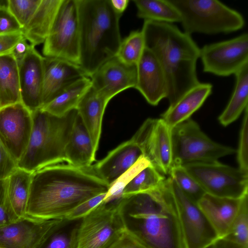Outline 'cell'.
<instances>
[{
	"label": "cell",
	"instance_id": "ba28073f",
	"mask_svg": "<svg viewBox=\"0 0 248 248\" xmlns=\"http://www.w3.org/2000/svg\"><path fill=\"white\" fill-rule=\"evenodd\" d=\"M171 137L172 166L216 162L236 151L231 147L212 140L191 118L172 128Z\"/></svg>",
	"mask_w": 248,
	"mask_h": 248
},
{
	"label": "cell",
	"instance_id": "ffe728a7",
	"mask_svg": "<svg viewBox=\"0 0 248 248\" xmlns=\"http://www.w3.org/2000/svg\"><path fill=\"white\" fill-rule=\"evenodd\" d=\"M84 76H87L79 65L59 58L44 57L42 107L67 85Z\"/></svg>",
	"mask_w": 248,
	"mask_h": 248
},
{
	"label": "cell",
	"instance_id": "8992f818",
	"mask_svg": "<svg viewBox=\"0 0 248 248\" xmlns=\"http://www.w3.org/2000/svg\"><path fill=\"white\" fill-rule=\"evenodd\" d=\"M179 12L184 32L215 34L239 30L245 19L237 11L216 0H169Z\"/></svg>",
	"mask_w": 248,
	"mask_h": 248
},
{
	"label": "cell",
	"instance_id": "836d02e7",
	"mask_svg": "<svg viewBox=\"0 0 248 248\" xmlns=\"http://www.w3.org/2000/svg\"><path fill=\"white\" fill-rule=\"evenodd\" d=\"M223 238L248 248V193L242 197L239 211Z\"/></svg>",
	"mask_w": 248,
	"mask_h": 248
},
{
	"label": "cell",
	"instance_id": "1f68e13d",
	"mask_svg": "<svg viewBox=\"0 0 248 248\" xmlns=\"http://www.w3.org/2000/svg\"><path fill=\"white\" fill-rule=\"evenodd\" d=\"M145 47V39L142 31H134L122 40L116 56L126 64L137 65Z\"/></svg>",
	"mask_w": 248,
	"mask_h": 248
},
{
	"label": "cell",
	"instance_id": "9a60e30c",
	"mask_svg": "<svg viewBox=\"0 0 248 248\" xmlns=\"http://www.w3.org/2000/svg\"><path fill=\"white\" fill-rule=\"evenodd\" d=\"M66 222L27 216L0 228V248H37L51 231L62 228Z\"/></svg>",
	"mask_w": 248,
	"mask_h": 248
},
{
	"label": "cell",
	"instance_id": "f1b7e54d",
	"mask_svg": "<svg viewBox=\"0 0 248 248\" xmlns=\"http://www.w3.org/2000/svg\"><path fill=\"white\" fill-rule=\"evenodd\" d=\"M236 84L226 108L218 117L220 123L226 126L234 122L248 106V63L235 74Z\"/></svg>",
	"mask_w": 248,
	"mask_h": 248
},
{
	"label": "cell",
	"instance_id": "ee69618b",
	"mask_svg": "<svg viewBox=\"0 0 248 248\" xmlns=\"http://www.w3.org/2000/svg\"><path fill=\"white\" fill-rule=\"evenodd\" d=\"M23 37L22 31L0 35V55L10 53Z\"/></svg>",
	"mask_w": 248,
	"mask_h": 248
},
{
	"label": "cell",
	"instance_id": "f35d334b",
	"mask_svg": "<svg viewBox=\"0 0 248 248\" xmlns=\"http://www.w3.org/2000/svg\"><path fill=\"white\" fill-rule=\"evenodd\" d=\"M61 229L51 231L37 248H72L71 233L62 232Z\"/></svg>",
	"mask_w": 248,
	"mask_h": 248
},
{
	"label": "cell",
	"instance_id": "7402d4cb",
	"mask_svg": "<svg viewBox=\"0 0 248 248\" xmlns=\"http://www.w3.org/2000/svg\"><path fill=\"white\" fill-rule=\"evenodd\" d=\"M213 86L201 83L186 93L174 104L169 106L161 114V119L171 129L190 118L191 116L204 103L212 93Z\"/></svg>",
	"mask_w": 248,
	"mask_h": 248
},
{
	"label": "cell",
	"instance_id": "5bb4252c",
	"mask_svg": "<svg viewBox=\"0 0 248 248\" xmlns=\"http://www.w3.org/2000/svg\"><path fill=\"white\" fill-rule=\"evenodd\" d=\"M32 112L21 102L0 109V141L17 163L28 144Z\"/></svg>",
	"mask_w": 248,
	"mask_h": 248
},
{
	"label": "cell",
	"instance_id": "52a82bcc",
	"mask_svg": "<svg viewBox=\"0 0 248 248\" xmlns=\"http://www.w3.org/2000/svg\"><path fill=\"white\" fill-rule=\"evenodd\" d=\"M122 200L102 202L82 218L71 232L72 248H107L126 227Z\"/></svg>",
	"mask_w": 248,
	"mask_h": 248
},
{
	"label": "cell",
	"instance_id": "f546056e",
	"mask_svg": "<svg viewBox=\"0 0 248 248\" xmlns=\"http://www.w3.org/2000/svg\"><path fill=\"white\" fill-rule=\"evenodd\" d=\"M137 16L144 20L173 24L181 22V16L169 0H134Z\"/></svg>",
	"mask_w": 248,
	"mask_h": 248
},
{
	"label": "cell",
	"instance_id": "7a4b0ae2",
	"mask_svg": "<svg viewBox=\"0 0 248 248\" xmlns=\"http://www.w3.org/2000/svg\"><path fill=\"white\" fill-rule=\"evenodd\" d=\"M126 225L147 248H186L167 178L160 187L122 200Z\"/></svg>",
	"mask_w": 248,
	"mask_h": 248
},
{
	"label": "cell",
	"instance_id": "8fae6325",
	"mask_svg": "<svg viewBox=\"0 0 248 248\" xmlns=\"http://www.w3.org/2000/svg\"><path fill=\"white\" fill-rule=\"evenodd\" d=\"M167 182L176 206L186 248H204L218 238L198 204L190 200L170 177Z\"/></svg>",
	"mask_w": 248,
	"mask_h": 248
},
{
	"label": "cell",
	"instance_id": "5b68a950",
	"mask_svg": "<svg viewBox=\"0 0 248 248\" xmlns=\"http://www.w3.org/2000/svg\"><path fill=\"white\" fill-rule=\"evenodd\" d=\"M77 113L76 109L60 117L41 108L32 112L31 135L17 167L33 173L44 167L66 162L65 148Z\"/></svg>",
	"mask_w": 248,
	"mask_h": 248
},
{
	"label": "cell",
	"instance_id": "60d3db41",
	"mask_svg": "<svg viewBox=\"0 0 248 248\" xmlns=\"http://www.w3.org/2000/svg\"><path fill=\"white\" fill-rule=\"evenodd\" d=\"M107 248H147L126 227Z\"/></svg>",
	"mask_w": 248,
	"mask_h": 248
},
{
	"label": "cell",
	"instance_id": "f6af8a7d",
	"mask_svg": "<svg viewBox=\"0 0 248 248\" xmlns=\"http://www.w3.org/2000/svg\"><path fill=\"white\" fill-rule=\"evenodd\" d=\"M23 37L14 47L10 53L13 55L18 65L23 61L31 46L30 44Z\"/></svg>",
	"mask_w": 248,
	"mask_h": 248
},
{
	"label": "cell",
	"instance_id": "74e56055",
	"mask_svg": "<svg viewBox=\"0 0 248 248\" xmlns=\"http://www.w3.org/2000/svg\"><path fill=\"white\" fill-rule=\"evenodd\" d=\"M106 193L99 194L81 203L69 212L64 219L67 221L81 219L103 202Z\"/></svg>",
	"mask_w": 248,
	"mask_h": 248
},
{
	"label": "cell",
	"instance_id": "484cf974",
	"mask_svg": "<svg viewBox=\"0 0 248 248\" xmlns=\"http://www.w3.org/2000/svg\"><path fill=\"white\" fill-rule=\"evenodd\" d=\"M92 86L89 77L84 76L70 83L42 109L56 116H62L77 109L80 101Z\"/></svg>",
	"mask_w": 248,
	"mask_h": 248
},
{
	"label": "cell",
	"instance_id": "d6986e66",
	"mask_svg": "<svg viewBox=\"0 0 248 248\" xmlns=\"http://www.w3.org/2000/svg\"><path fill=\"white\" fill-rule=\"evenodd\" d=\"M142 156L141 148L131 138L119 145L91 167L94 172L109 186Z\"/></svg>",
	"mask_w": 248,
	"mask_h": 248
},
{
	"label": "cell",
	"instance_id": "4dcf8cb0",
	"mask_svg": "<svg viewBox=\"0 0 248 248\" xmlns=\"http://www.w3.org/2000/svg\"><path fill=\"white\" fill-rule=\"evenodd\" d=\"M166 179L152 165L148 166L126 185L123 191V198L157 188L165 183Z\"/></svg>",
	"mask_w": 248,
	"mask_h": 248
},
{
	"label": "cell",
	"instance_id": "ac0fdd59",
	"mask_svg": "<svg viewBox=\"0 0 248 248\" xmlns=\"http://www.w3.org/2000/svg\"><path fill=\"white\" fill-rule=\"evenodd\" d=\"M135 89L151 105L156 106L167 97V86L163 71L153 53L145 47L137 64Z\"/></svg>",
	"mask_w": 248,
	"mask_h": 248
},
{
	"label": "cell",
	"instance_id": "cb8c5ba5",
	"mask_svg": "<svg viewBox=\"0 0 248 248\" xmlns=\"http://www.w3.org/2000/svg\"><path fill=\"white\" fill-rule=\"evenodd\" d=\"M95 155L89 133L78 113L65 148V161L76 167L86 168L95 161Z\"/></svg>",
	"mask_w": 248,
	"mask_h": 248
},
{
	"label": "cell",
	"instance_id": "4316f807",
	"mask_svg": "<svg viewBox=\"0 0 248 248\" xmlns=\"http://www.w3.org/2000/svg\"><path fill=\"white\" fill-rule=\"evenodd\" d=\"M20 102L18 65L10 53L0 55V109Z\"/></svg>",
	"mask_w": 248,
	"mask_h": 248
},
{
	"label": "cell",
	"instance_id": "30bf717a",
	"mask_svg": "<svg viewBox=\"0 0 248 248\" xmlns=\"http://www.w3.org/2000/svg\"><path fill=\"white\" fill-rule=\"evenodd\" d=\"M206 193L239 199L248 193V173L219 163H195L183 166Z\"/></svg>",
	"mask_w": 248,
	"mask_h": 248
},
{
	"label": "cell",
	"instance_id": "e575fe53",
	"mask_svg": "<svg viewBox=\"0 0 248 248\" xmlns=\"http://www.w3.org/2000/svg\"><path fill=\"white\" fill-rule=\"evenodd\" d=\"M169 174L182 191L193 202L198 203L206 193L200 184L183 166H172Z\"/></svg>",
	"mask_w": 248,
	"mask_h": 248
},
{
	"label": "cell",
	"instance_id": "d6a6232c",
	"mask_svg": "<svg viewBox=\"0 0 248 248\" xmlns=\"http://www.w3.org/2000/svg\"><path fill=\"white\" fill-rule=\"evenodd\" d=\"M150 165L152 164L147 158L141 156L130 168L109 185L103 202L107 203L121 201L126 185L142 170Z\"/></svg>",
	"mask_w": 248,
	"mask_h": 248
},
{
	"label": "cell",
	"instance_id": "2e32d148",
	"mask_svg": "<svg viewBox=\"0 0 248 248\" xmlns=\"http://www.w3.org/2000/svg\"><path fill=\"white\" fill-rule=\"evenodd\" d=\"M90 78L92 87L110 101L120 92L135 88L137 65L126 64L115 56L102 64Z\"/></svg>",
	"mask_w": 248,
	"mask_h": 248
},
{
	"label": "cell",
	"instance_id": "9c48e42d",
	"mask_svg": "<svg viewBox=\"0 0 248 248\" xmlns=\"http://www.w3.org/2000/svg\"><path fill=\"white\" fill-rule=\"evenodd\" d=\"M45 57L64 60L79 65L80 27L77 0H63L44 43Z\"/></svg>",
	"mask_w": 248,
	"mask_h": 248
},
{
	"label": "cell",
	"instance_id": "7bdbcfd3",
	"mask_svg": "<svg viewBox=\"0 0 248 248\" xmlns=\"http://www.w3.org/2000/svg\"><path fill=\"white\" fill-rule=\"evenodd\" d=\"M16 167V162L0 141V180L7 178Z\"/></svg>",
	"mask_w": 248,
	"mask_h": 248
},
{
	"label": "cell",
	"instance_id": "8d00e7d4",
	"mask_svg": "<svg viewBox=\"0 0 248 248\" xmlns=\"http://www.w3.org/2000/svg\"><path fill=\"white\" fill-rule=\"evenodd\" d=\"M248 106L244 110V116L241 128L239 145L237 153L238 168L248 173Z\"/></svg>",
	"mask_w": 248,
	"mask_h": 248
},
{
	"label": "cell",
	"instance_id": "ab89813d",
	"mask_svg": "<svg viewBox=\"0 0 248 248\" xmlns=\"http://www.w3.org/2000/svg\"><path fill=\"white\" fill-rule=\"evenodd\" d=\"M16 220L8 199L6 178L0 180V228Z\"/></svg>",
	"mask_w": 248,
	"mask_h": 248
},
{
	"label": "cell",
	"instance_id": "7c38bea8",
	"mask_svg": "<svg viewBox=\"0 0 248 248\" xmlns=\"http://www.w3.org/2000/svg\"><path fill=\"white\" fill-rule=\"evenodd\" d=\"M203 71L218 76L235 74L248 63V34L204 46L200 57Z\"/></svg>",
	"mask_w": 248,
	"mask_h": 248
},
{
	"label": "cell",
	"instance_id": "44dd1931",
	"mask_svg": "<svg viewBox=\"0 0 248 248\" xmlns=\"http://www.w3.org/2000/svg\"><path fill=\"white\" fill-rule=\"evenodd\" d=\"M242 198L221 197L205 193L198 202L218 238L224 237L228 233L239 211Z\"/></svg>",
	"mask_w": 248,
	"mask_h": 248
},
{
	"label": "cell",
	"instance_id": "d590c367",
	"mask_svg": "<svg viewBox=\"0 0 248 248\" xmlns=\"http://www.w3.org/2000/svg\"><path fill=\"white\" fill-rule=\"evenodd\" d=\"M41 0H7V7L22 30L35 13Z\"/></svg>",
	"mask_w": 248,
	"mask_h": 248
},
{
	"label": "cell",
	"instance_id": "bcb514c9",
	"mask_svg": "<svg viewBox=\"0 0 248 248\" xmlns=\"http://www.w3.org/2000/svg\"><path fill=\"white\" fill-rule=\"evenodd\" d=\"M204 248H248L224 238H218Z\"/></svg>",
	"mask_w": 248,
	"mask_h": 248
},
{
	"label": "cell",
	"instance_id": "83f0119b",
	"mask_svg": "<svg viewBox=\"0 0 248 248\" xmlns=\"http://www.w3.org/2000/svg\"><path fill=\"white\" fill-rule=\"evenodd\" d=\"M32 172L17 167L7 178V193L16 220L27 216Z\"/></svg>",
	"mask_w": 248,
	"mask_h": 248
},
{
	"label": "cell",
	"instance_id": "e0dca14e",
	"mask_svg": "<svg viewBox=\"0 0 248 248\" xmlns=\"http://www.w3.org/2000/svg\"><path fill=\"white\" fill-rule=\"evenodd\" d=\"M18 67L21 102L32 112L43 106L44 57L32 46Z\"/></svg>",
	"mask_w": 248,
	"mask_h": 248
},
{
	"label": "cell",
	"instance_id": "277c9868",
	"mask_svg": "<svg viewBox=\"0 0 248 248\" xmlns=\"http://www.w3.org/2000/svg\"><path fill=\"white\" fill-rule=\"evenodd\" d=\"M80 27L79 66L90 77L102 64L116 56L122 39V16L109 0H77Z\"/></svg>",
	"mask_w": 248,
	"mask_h": 248
},
{
	"label": "cell",
	"instance_id": "7dc6e473",
	"mask_svg": "<svg viewBox=\"0 0 248 248\" xmlns=\"http://www.w3.org/2000/svg\"><path fill=\"white\" fill-rule=\"evenodd\" d=\"M109 1L114 11L122 16L129 2L128 0H109Z\"/></svg>",
	"mask_w": 248,
	"mask_h": 248
},
{
	"label": "cell",
	"instance_id": "d4e9b609",
	"mask_svg": "<svg viewBox=\"0 0 248 248\" xmlns=\"http://www.w3.org/2000/svg\"><path fill=\"white\" fill-rule=\"evenodd\" d=\"M63 0H41L27 25L22 30L23 37L35 46L44 43Z\"/></svg>",
	"mask_w": 248,
	"mask_h": 248
},
{
	"label": "cell",
	"instance_id": "6da1fadb",
	"mask_svg": "<svg viewBox=\"0 0 248 248\" xmlns=\"http://www.w3.org/2000/svg\"><path fill=\"white\" fill-rule=\"evenodd\" d=\"M91 166L78 168L59 164L33 172L27 216L41 220L64 219L81 203L107 193L109 186Z\"/></svg>",
	"mask_w": 248,
	"mask_h": 248
},
{
	"label": "cell",
	"instance_id": "b9f144b4",
	"mask_svg": "<svg viewBox=\"0 0 248 248\" xmlns=\"http://www.w3.org/2000/svg\"><path fill=\"white\" fill-rule=\"evenodd\" d=\"M22 31V28L8 9L0 5V35Z\"/></svg>",
	"mask_w": 248,
	"mask_h": 248
},
{
	"label": "cell",
	"instance_id": "3957f363",
	"mask_svg": "<svg viewBox=\"0 0 248 248\" xmlns=\"http://www.w3.org/2000/svg\"><path fill=\"white\" fill-rule=\"evenodd\" d=\"M145 47L155 56L164 74L170 105L199 84L196 63L200 48L190 35L171 23L144 20Z\"/></svg>",
	"mask_w": 248,
	"mask_h": 248
},
{
	"label": "cell",
	"instance_id": "603a6c76",
	"mask_svg": "<svg viewBox=\"0 0 248 248\" xmlns=\"http://www.w3.org/2000/svg\"><path fill=\"white\" fill-rule=\"evenodd\" d=\"M109 101L91 86L76 109L89 133L95 153L99 146L104 113Z\"/></svg>",
	"mask_w": 248,
	"mask_h": 248
},
{
	"label": "cell",
	"instance_id": "4fadbf2b",
	"mask_svg": "<svg viewBox=\"0 0 248 248\" xmlns=\"http://www.w3.org/2000/svg\"><path fill=\"white\" fill-rule=\"evenodd\" d=\"M132 139L143 155L163 174H169L172 166L171 129L161 119H146Z\"/></svg>",
	"mask_w": 248,
	"mask_h": 248
}]
</instances>
